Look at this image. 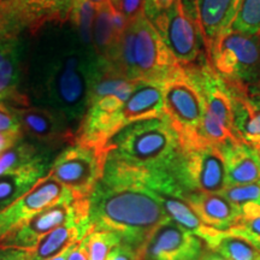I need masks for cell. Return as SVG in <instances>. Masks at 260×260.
<instances>
[{"label": "cell", "instance_id": "cell-1", "mask_svg": "<svg viewBox=\"0 0 260 260\" xmlns=\"http://www.w3.org/2000/svg\"><path fill=\"white\" fill-rule=\"evenodd\" d=\"M35 35L28 75L30 105L59 113L77 132L102 59L70 23L53 24L51 30L45 27Z\"/></svg>", "mask_w": 260, "mask_h": 260}, {"label": "cell", "instance_id": "cell-2", "mask_svg": "<svg viewBox=\"0 0 260 260\" xmlns=\"http://www.w3.org/2000/svg\"><path fill=\"white\" fill-rule=\"evenodd\" d=\"M142 171L106 159L102 180L89 197L92 230L115 233L122 242L141 248L169 219L158 198L144 186Z\"/></svg>", "mask_w": 260, "mask_h": 260}, {"label": "cell", "instance_id": "cell-3", "mask_svg": "<svg viewBox=\"0 0 260 260\" xmlns=\"http://www.w3.org/2000/svg\"><path fill=\"white\" fill-rule=\"evenodd\" d=\"M103 60L110 69L132 82H164L180 67L145 14L128 22L124 31Z\"/></svg>", "mask_w": 260, "mask_h": 260}, {"label": "cell", "instance_id": "cell-4", "mask_svg": "<svg viewBox=\"0 0 260 260\" xmlns=\"http://www.w3.org/2000/svg\"><path fill=\"white\" fill-rule=\"evenodd\" d=\"M107 157L145 171L169 170L181 149V136L167 113L126 125L106 145Z\"/></svg>", "mask_w": 260, "mask_h": 260}, {"label": "cell", "instance_id": "cell-5", "mask_svg": "<svg viewBox=\"0 0 260 260\" xmlns=\"http://www.w3.org/2000/svg\"><path fill=\"white\" fill-rule=\"evenodd\" d=\"M134 83L110 69L102 59L90 89L86 115L77 128V142L107 151V142L119 132L118 112Z\"/></svg>", "mask_w": 260, "mask_h": 260}, {"label": "cell", "instance_id": "cell-6", "mask_svg": "<svg viewBox=\"0 0 260 260\" xmlns=\"http://www.w3.org/2000/svg\"><path fill=\"white\" fill-rule=\"evenodd\" d=\"M169 172L184 193H222L228 187L219 146L207 142L182 145Z\"/></svg>", "mask_w": 260, "mask_h": 260}, {"label": "cell", "instance_id": "cell-7", "mask_svg": "<svg viewBox=\"0 0 260 260\" xmlns=\"http://www.w3.org/2000/svg\"><path fill=\"white\" fill-rule=\"evenodd\" d=\"M206 54L212 69L228 82L247 87L260 83V35L228 29Z\"/></svg>", "mask_w": 260, "mask_h": 260}, {"label": "cell", "instance_id": "cell-8", "mask_svg": "<svg viewBox=\"0 0 260 260\" xmlns=\"http://www.w3.org/2000/svg\"><path fill=\"white\" fill-rule=\"evenodd\" d=\"M187 69L199 86L204 99L200 141L219 146L237 139L233 128V96L228 81L212 69L209 61Z\"/></svg>", "mask_w": 260, "mask_h": 260}, {"label": "cell", "instance_id": "cell-9", "mask_svg": "<svg viewBox=\"0 0 260 260\" xmlns=\"http://www.w3.org/2000/svg\"><path fill=\"white\" fill-rule=\"evenodd\" d=\"M165 113L181 136V146L199 142L204 99L187 68L177 67L162 82Z\"/></svg>", "mask_w": 260, "mask_h": 260}, {"label": "cell", "instance_id": "cell-10", "mask_svg": "<svg viewBox=\"0 0 260 260\" xmlns=\"http://www.w3.org/2000/svg\"><path fill=\"white\" fill-rule=\"evenodd\" d=\"M77 0H0V39L35 35L47 24L69 23Z\"/></svg>", "mask_w": 260, "mask_h": 260}, {"label": "cell", "instance_id": "cell-11", "mask_svg": "<svg viewBox=\"0 0 260 260\" xmlns=\"http://www.w3.org/2000/svg\"><path fill=\"white\" fill-rule=\"evenodd\" d=\"M106 159L105 149L75 141L57 155L48 175L70 190L76 199H89L102 180Z\"/></svg>", "mask_w": 260, "mask_h": 260}, {"label": "cell", "instance_id": "cell-12", "mask_svg": "<svg viewBox=\"0 0 260 260\" xmlns=\"http://www.w3.org/2000/svg\"><path fill=\"white\" fill-rule=\"evenodd\" d=\"M151 23L180 67H198L209 61L206 54H201L205 44L199 21L184 11L180 0L167 12L152 19Z\"/></svg>", "mask_w": 260, "mask_h": 260}, {"label": "cell", "instance_id": "cell-13", "mask_svg": "<svg viewBox=\"0 0 260 260\" xmlns=\"http://www.w3.org/2000/svg\"><path fill=\"white\" fill-rule=\"evenodd\" d=\"M89 220V199H76L73 194L32 216L0 240V246L32 249L56 228L71 222Z\"/></svg>", "mask_w": 260, "mask_h": 260}, {"label": "cell", "instance_id": "cell-14", "mask_svg": "<svg viewBox=\"0 0 260 260\" xmlns=\"http://www.w3.org/2000/svg\"><path fill=\"white\" fill-rule=\"evenodd\" d=\"M144 260H201L203 242L170 219L161 223L141 247Z\"/></svg>", "mask_w": 260, "mask_h": 260}, {"label": "cell", "instance_id": "cell-15", "mask_svg": "<svg viewBox=\"0 0 260 260\" xmlns=\"http://www.w3.org/2000/svg\"><path fill=\"white\" fill-rule=\"evenodd\" d=\"M70 194L73 193L47 175L27 194L0 212V240L40 211L58 203Z\"/></svg>", "mask_w": 260, "mask_h": 260}, {"label": "cell", "instance_id": "cell-16", "mask_svg": "<svg viewBox=\"0 0 260 260\" xmlns=\"http://www.w3.org/2000/svg\"><path fill=\"white\" fill-rule=\"evenodd\" d=\"M22 134L47 148L76 141V128L59 113L39 106L16 107Z\"/></svg>", "mask_w": 260, "mask_h": 260}, {"label": "cell", "instance_id": "cell-17", "mask_svg": "<svg viewBox=\"0 0 260 260\" xmlns=\"http://www.w3.org/2000/svg\"><path fill=\"white\" fill-rule=\"evenodd\" d=\"M25 51L24 37L0 39V103L14 107L30 106L28 96L21 90Z\"/></svg>", "mask_w": 260, "mask_h": 260}, {"label": "cell", "instance_id": "cell-18", "mask_svg": "<svg viewBox=\"0 0 260 260\" xmlns=\"http://www.w3.org/2000/svg\"><path fill=\"white\" fill-rule=\"evenodd\" d=\"M229 83L233 96V128L237 139L260 149V92L255 87Z\"/></svg>", "mask_w": 260, "mask_h": 260}, {"label": "cell", "instance_id": "cell-19", "mask_svg": "<svg viewBox=\"0 0 260 260\" xmlns=\"http://www.w3.org/2000/svg\"><path fill=\"white\" fill-rule=\"evenodd\" d=\"M165 113L162 82L136 81L132 93L118 112V128L160 117Z\"/></svg>", "mask_w": 260, "mask_h": 260}, {"label": "cell", "instance_id": "cell-20", "mask_svg": "<svg viewBox=\"0 0 260 260\" xmlns=\"http://www.w3.org/2000/svg\"><path fill=\"white\" fill-rule=\"evenodd\" d=\"M226 170L228 186L260 181V149L234 139L219 145Z\"/></svg>", "mask_w": 260, "mask_h": 260}, {"label": "cell", "instance_id": "cell-21", "mask_svg": "<svg viewBox=\"0 0 260 260\" xmlns=\"http://www.w3.org/2000/svg\"><path fill=\"white\" fill-rule=\"evenodd\" d=\"M186 201L205 225L226 232L241 219V211L220 193H187Z\"/></svg>", "mask_w": 260, "mask_h": 260}, {"label": "cell", "instance_id": "cell-22", "mask_svg": "<svg viewBox=\"0 0 260 260\" xmlns=\"http://www.w3.org/2000/svg\"><path fill=\"white\" fill-rule=\"evenodd\" d=\"M242 2L243 0H197L198 16L206 53L213 41L232 27Z\"/></svg>", "mask_w": 260, "mask_h": 260}, {"label": "cell", "instance_id": "cell-23", "mask_svg": "<svg viewBox=\"0 0 260 260\" xmlns=\"http://www.w3.org/2000/svg\"><path fill=\"white\" fill-rule=\"evenodd\" d=\"M128 24V21L112 8L111 3H106L96 8L93 22L92 41L93 50L100 59H105L116 41Z\"/></svg>", "mask_w": 260, "mask_h": 260}, {"label": "cell", "instance_id": "cell-24", "mask_svg": "<svg viewBox=\"0 0 260 260\" xmlns=\"http://www.w3.org/2000/svg\"><path fill=\"white\" fill-rule=\"evenodd\" d=\"M53 161H44L0 176V212L28 193L50 172Z\"/></svg>", "mask_w": 260, "mask_h": 260}, {"label": "cell", "instance_id": "cell-25", "mask_svg": "<svg viewBox=\"0 0 260 260\" xmlns=\"http://www.w3.org/2000/svg\"><path fill=\"white\" fill-rule=\"evenodd\" d=\"M153 194L158 198L159 203H160L162 210L167 213L169 219L178 224L187 232L199 237L200 240L206 242L207 247L218 237L220 232L205 225L184 199L169 194Z\"/></svg>", "mask_w": 260, "mask_h": 260}, {"label": "cell", "instance_id": "cell-26", "mask_svg": "<svg viewBox=\"0 0 260 260\" xmlns=\"http://www.w3.org/2000/svg\"><path fill=\"white\" fill-rule=\"evenodd\" d=\"M92 232L89 220L71 222L48 233L39 241L30 260H47L76 245Z\"/></svg>", "mask_w": 260, "mask_h": 260}, {"label": "cell", "instance_id": "cell-27", "mask_svg": "<svg viewBox=\"0 0 260 260\" xmlns=\"http://www.w3.org/2000/svg\"><path fill=\"white\" fill-rule=\"evenodd\" d=\"M44 161H52V149L22 136L0 153V176Z\"/></svg>", "mask_w": 260, "mask_h": 260}, {"label": "cell", "instance_id": "cell-28", "mask_svg": "<svg viewBox=\"0 0 260 260\" xmlns=\"http://www.w3.org/2000/svg\"><path fill=\"white\" fill-rule=\"evenodd\" d=\"M209 248L226 260H260V249L251 242L241 237L226 235L223 232Z\"/></svg>", "mask_w": 260, "mask_h": 260}, {"label": "cell", "instance_id": "cell-29", "mask_svg": "<svg viewBox=\"0 0 260 260\" xmlns=\"http://www.w3.org/2000/svg\"><path fill=\"white\" fill-rule=\"evenodd\" d=\"M220 194L241 211V216L260 210V181L240 186H228Z\"/></svg>", "mask_w": 260, "mask_h": 260}, {"label": "cell", "instance_id": "cell-30", "mask_svg": "<svg viewBox=\"0 0 260 260\" xmlns=\"http://www.w3.org/2000/svg\"><path fill=\"white\" fill-rule=\"evenodd\" d=\"M121 242V237L115 233L92 230L84 237L88 260H109L111 253Z\"/></svg>", "mask_w": 260, "mask_h": 260}, {"label": "cell", "instance_id": "cell-31", "mask_svg": "<svg viewBox=\"0 0 260 260\" xmlns=\"http://www.w3.org/2000/svg\"><path fill=\"white\" fill-rule=\"evenodd\" d=\"M230 29L249 35H260V0H243Z\"/></svg>", "mask_w": 260, "mask_h": 260}, {"label": "cell", "instance_id": "cell-32", "mask_svg": "<svg viewBox=\"0 0 260 260\" xmlns=\"http://www.w3.org/2000/svg\"><path fill=\"white\" fill-rule=\"evenodd\" d=\"M223 233L245 239L260 249V210L243 214L237 224Z\"/></svg>", "mask_w": 260, "mask_h": 260}, {"label": "cell", "instance_id": "cell-33", "mask_svg": "<svg viewBox=\"0 0 260 260\" xmlns=\"http://www.w3.org/2000/svg\"><path fill=\"white\" fill-rule=\"evenodd\" d=\"M0 133L23 135L17 109L5 103H0Z\"/></svg>", "mask_w": 260, "mask_h": 260}, {"label": "cell", "instance_id": "cell-34", "mask_svg": "<svg viewBox=\"0 0 260 260\" xmlns=\"http://www.w3.org/2000/svg\"><path fill=\"white\" fill-rule=\"evenodd\" d=\"M112 8L130 22L145 14V0H111Z\"/></svg>", "mask_w": 260, "mask_h": 260}, {"label": "cell", "instance_id": "cell-35", "mask_svg": "<svg viewBox=\"0 0 260 260\" xmlns=\"http://www.w3.org/2000/svg\"><path fill=\"white\" fill-rule=\"evenodd\" d=\"M177 3V0H145V16L149 21L167 12Z\"/></svg>", "mask_w": 260, "mask_h": 260}, {"label": "cell", "instance_id": "cell-36", "mask_svg": "<svg viewBox=\"0 0 260 260\" xmlns=\"http://www.w3.org/2000/svg\"><path fill=\"white\" fill-rule=\"evenodd\" d=\"M109 260H144L142 259L141 249L121 242L111 253Z\"/></svg>", "mask_w": 260, "mask_h": 260}, {"label": "cell", "instance_id": "cell-37", "mask_svg": "<svg viewBox=\"0 0 260 260\" xmlns=\"http://www.w3.org/2000/svg\"><path fill=\"white\" fill-rule=\"evenodd\" d=\"M34 253L32 249L17 248V247L0 246V260H30Z\"/></svg>", "mask_w": 260, "mask_h": 260}, {"label": "cell", "instance_id": "cell-38", "mask_svg": "<svg viewBox=\"0 0 260 260\" xmlns=\"http://www.w3.org/2000/svg\"><path fill=\"white\" fill-rule=\"evenodd\" d=\"M67 260H88L84 239L82 241H80L79 243H76V245L73 246V248H71Z\"/></svg>", "mask_w": 260, "mask_h": 260}, {"label": "cell", "instance_id": "cell-39", "mask_svg": "<svg viewBox=\"0 0 260 260\" xmlns=\"http://www.w3.org/2000/svg\"><path fill=\"white\" fill-rule=\"evenodd\" d=\"M71 248H73V246L69 247V248H67L65 251H63L61 253H59V254L52 256V258L47 259V260H67L68 259V255H69V253L71 251Z\"/></svg>", "mask_w": 260, "mask_h": 260}, {"label": "cell", "instance_id": "cell-40", "mask_svg": "<svg viewBox=\"0 0 260 260\" xmlns=\"http://www.w3.org/2000/svg\"><path fill=\"white\" fill-rule=\"evenodd\" d=\"M201 260H226V259L223 258L222 255L217 254V253L209 252V253H206V254L203 255V258H201Z\"/></svg>", "mask_w": 260, "mask_h": 260}, {"label": "cell", "instance_id": "cell-41", "mask_svg": "<svg viewBox=\"0 0 260 260\" xmlns=\"http://www.w3.org/2000/svg\"><path fill=\"white\" fill-rule=\"evenodd\" d=\"M253 87H255V88H256V89H258V90H259V92H260V83H259V84H256V86H253Z\"/></svg>", "mask_w": 260, "mask_h": 260}]
</instances>
